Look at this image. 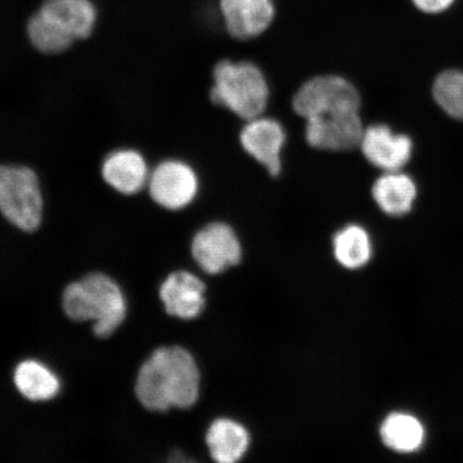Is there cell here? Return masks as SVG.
Instances as JSON below:
<instances>
[{"label":"cell","instance_id":"cell-14","mask_svg":"<svg viewBox=\"0 0 463 463\" xmlns=\"http://www.w3.org/2000/svg\"><path fill=\"white\" fill-rule=\"evenodd\" d=\"M373 198L380 210L392 217L407 215L418 198L414 179L402 171L384 172L373 184Z\"/></svg>","mask_w":463,"mask_h":463},{"label":"cell","instance_id":"cell-8","mask_svg":"<svg viewBox=\"0 0 463 463\" xmlns=\"http://www.w3.org/2000/svg\"><path fill=\"white\" fill-rule=\"evenodd\" d=\"M364 131L360 112L339 113L307 119L305 137L317 149L347 152L360 147Z\"/></svg>","mask_w":463,"mask_h":463},{"label":"cell","instance_id":"cell-16","mask_svg":"<svg viewBox=\"0 0 463 463\" xmlns=\"http://www.w3.org/2000/svg\"><path fill=\"white\" fill-rule=\"evenodd\" d=\"M206 444L213 460L219 463H235L247 453L250 436L240 422L219 419L208 428Z\"/></svg>","mask_w":463,"mask_h":463},{"label":"cell","instance_id":"cell-6","mask_svg":"<svg viewBox=\"0 0 463 463\" xmlns=\"http://www.w3.org/2000/svg\"><path fill=\"white\" fill-rule=\"evenodd\" d=\"M198 174L187 162L169 159L150 172L147 189L156 204L169 211L187 207L198 195Z\"/></svg>","mask_w":463,"mask_h":463},{"label":"cell","instance_id":"cell-7","mask_svg":"<svg viewBox=\"0 0 463 463\" xmlns=\"http://www.w3.org/2000/svg\"><path fill=\"white\" fill-rule=\"evenodd\" d=\"M191 253L205 273L216 275L240 263L241 245L229 224L212 222L194 235Z\"/></svg>","mask_w":463,"mask_h":463},{"label":"cell","instance_id":"cell-20","mask_svg":"<svg viewBox=\"0 0 463 463\" xmlns=\"http://www.w3.org/2000/svg\"><path fill=\"white\" fill-rule=\"evenodd\" d=\"M27 34L33 48L48 55L63 53L75 43L72 37L40 10L28 21Z\"/></svg>","mask_w":463,"mask_h":463},{"label":"cell","instance_id":"cell-13","mask_svg":"<svg viewBox=\"0 0 463 463\" xmlns=\"http://www.w3.org/2000/svg\"><path fill=\"white\" fill-rule=\"evenodd\" d=\"M101 174L103 181L118 194L136 195L147 187L150 171L140 152L121 148L104 158Z\"/></svg>","mask_w":463,"mask_h":463},{"label":"cell","instance_id":"cell-11","mask_svg":"<svg viewBox=\"0 0 463 463\" xmlns=\"http://www.w3.org/2000/svg\"><path fill=\"white\" fill-rule=\"evenodd\" d=\"M206 288L199 277L189 271L179 270L161 283L159 295L166 314L191 320L204 310Z\"/></svg>","mask_w":463,"mask_h":463},{"label":"cell","instance_id":"cell-3","mask_svg":"<svg viewBox=\"0 0 463 463\" xmlns=\"http://www.w3.org/2000/svg\"><path fill=\"white\" fill-rule=\"evenodd\" d=\"M211 99L240 118L262 116L268 107L269 89L260 69L249 61H222L213 74Z\"/></svg>","mask_w":463,"mask_h":463},{"label":"cell","instance_id":"cell-5","mask_svg":"<svg viewBox=\"0 0 463 463\" xmlns=\"http://www.w3.org/2000/svg\"><path fill=\"white\" fill-rule=\"evenodd\" d=\"M293 109L307 119L318 116L360 112V92L350 80L338 75H320L307 80L293 98Z\"/></svg>","mask_w":463,"mask_h":463},{"label":"cell","instance_id":"cell-21","mask_svg":"<svg viewBox=\"0 0 463 463\" xmlns=\"http://www.w3.org/2000/svg\"><path fill=\"white\" fill-rule=\"evenodd\" d=\"M434 101L449 118L463 120V71L449 69L438 75L432 85Z\"/></svg>","mask_w":463,"mask_h":463},{"label":"cell","instance_id":"cell-22","mask_svg":"<svg viewBox=\"0 0 463 463\" xmlns=\"http://www.w3.org/2000/svg\"><path fill=\"white\" fill-rule=\"evenodd\" d=\"M412 2L422 13L437 14L448 10L454 0H412Z\"/></svg>","mask_w":463,"mask_h":463},{"label":"cell","instance_id":"cell-9","mask_svg":"<svg viewBox=\"0 0 463 463\" xmlns=\"http://www.w3.org/2000/svg\"><path fill=\"white\" fill-rule=\"evenodd\" d=\"M286 138L285 129L279 121L263 118V115L247 120L240 136L245 152L273 177L279 175L282 169L281 152Z\"/></svg>","mask_w":463,"mask_h":463},{"label":"cell","instance_id":"cell-4","mask_svg":"<svg viewBox=\"0 0 463 463\" xmlns=\"http://www.w3.org/2000/svg\"><path fill=\"white\" fill-rule=\"evenodd\" d=\"M44 198L36 171L23 165H0V213L10 224L32 233L43 223Z\"/></svg>","mask_w":463,"mask_h":463},{"label":"cell","instance_id":"cell-15","mask_svg":"<svg viewBox=\"0 0 463 463\" xmlns=\"http://www.w3.org/2000/svg\"><path fill=\"white\" fill-rule=\"evenodd\" d=\"M43 14L75 42L90 36L97 22V9L90 0H45Z\"/></svg>","mask_w":463,"mask_h":463},{"label":"cell","instance_id":"cell-2","mask_svg":"<svg viewBox=\"0 0 463 463\" xmlns=\"http://www.w3.org/2000/svg\"><path fill=\"white\" fill-rule=\"evenodd\" d=\"M61 304L71 320L92 322L99 338H108L118 331L128 308L118 283L102 273H92L71 283L62 293Z\"/></svg>","mask_w":463,"mask_h":463},{"label":"cell","instance_id":"cell-1","mask_svg":"<svg viewBox=\"0 0 463 463\" xmlns=\"http://www.w3.org/2000/svg\"><path fill=\"white\" fill-rule=\"evenodd\" d=\"M200 387V370L193 354L182 346H162L138 370L136 395L145 409L166 412L193 407Z\"/></svg>","mask_w":463,"mask_h":463},{"label":"cell","instance_id":"cell-17","mask_svg":"<svg viewBox=\"0 0 463 463\" xmlns=\"http://www.w3.org/2000/svg\"><path fill=\"white\" fill-rule=\"evenodd\" d=\"M14 381L16 390L29 402H49L61 391V381L53 370L34 360L17 364Z\"/></svg>","mask_w":463,"mask_h":463},{"label":"cell","instance_id":"cell-18","mask_svg":"<svg viewBox=\"0 0 463 463\" xmlns=\"http://www.w3.org/2000/svg\"><path fill=\"white\" fill-rule=\"evenodd\" d=\"M380 436L385 447L401 454H412L425 441V427L414 415L392 413L382 422Z\"/></svg>","mask_w":463,"mask_h":463},{"label":"cell","instance_id":"cell-19","mask_svg":"<svg viewBox=\"0 0 463 463\" xmlns=\"http://www.w3.org/2000/svg\"><path fill=\"white\" fill-rule=\"evenodd\" d=\"M335 260L345 269L363 268L372 259L373 242L366 230L358 224H349L339 230L333 240Z\"/></svg>","mask_w":463,"mask_h":463},{"label":"cell","instance_id":"cell-12","mask_svg":"<svg viewBox=\"0 0 463 463\" xmlns=\"http://www.w3.org/2000/svg\"><path fill=\"white\" fill-rule=\"evenodd\" d=\"M220 10L228 33L240 40L260 36L275 17L273 0H220Z\"/></svg>","mask_w":463,"mask_h":463},{"label":"cell","instance_id":"cell-10","mask_svg":"<svg viewBox=\"0 0 463 463\" xmlns=\"http://www.w3.org/2000/svg\"><path fill=\"white\" fill-rule=\"evenodd\" d=\"M360 147L364 158L383 172L402 171L413 155V141L389 126L376 124L364 128Z\"/></svg>","mask_w":463,"mask_h":463}]
</instances>
